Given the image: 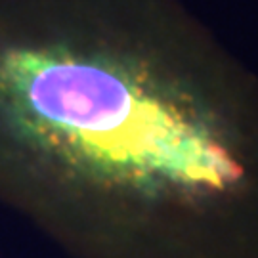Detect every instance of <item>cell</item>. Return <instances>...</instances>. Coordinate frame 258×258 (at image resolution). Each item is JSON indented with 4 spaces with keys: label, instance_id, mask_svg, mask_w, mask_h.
I'll list each match as a JSON object with an SVG mask.
<instances>
[{
    "label": "cell",
    "instance_id": "obj_1",
    "mask_svg": "<svg viewBox=\"0 0 258 258\" xmlns=\"http://www.w3.org/2000/svg\"><path fill=\"white\" fill-rule=\"evenodd\" d=\"M0 174L86 258H258V75L182 0H0Z\"/></svg>",
    "mask_w": 258,
    "mask_h": 258
}]
</instances>
